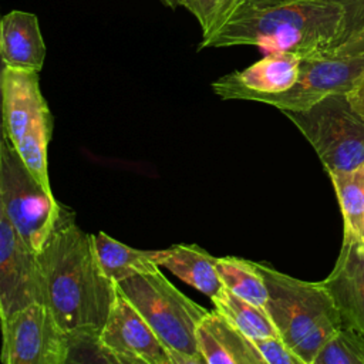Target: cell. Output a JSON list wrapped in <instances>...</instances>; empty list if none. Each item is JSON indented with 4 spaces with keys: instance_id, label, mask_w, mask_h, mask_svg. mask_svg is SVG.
I'll return each instance as SVG.
<instances>
[{
    "instance_id": "obj_24",
    "label": "cell",
    "mask_w": 364,
    "mask_h": 364,
    "mask_svg": "<svg viewBox=\"0 0 364 364\" xmlns=\"http://www.w3.org/2000/svg\"><path fill=\"white\" fill-rule=\"evenodd\" d=\"M327 1L341 6V9L344 11L343 30H341L338 44H337V46H340L348 37H351L360 28L364 27V0H327Z\"/></svg>"
},
{
    "instance_id": "obj_16",
    "label": "cell",
    "mask_w": 364,
    "mask_h": 364,
    "mask_svg": "<svg viewBox=\"0 0 364 364\" xmlns=\"http://www.w3.org/2000/svg\"><path fill=\"white\" fill-rule=\"evenodd\" d=\"M158 266L166 267L178 279L206 294L210 300L225 287L216 270L218 257L198 245H175L158 250Z\"/></svg>"
},
{
    "instance_id": "obj_8",
    "label": "cell",
    "mask_w": 364,
    "mask_h": 364,
    "mask_svg": "<svg viewBox=\"0 0 364 364\" xmlns=\"http://www.w3.org/2000/svg\"><path fill=\"white\" fill-rule=\"evenodd\" d=\"M364 75V55L337 57L323 53L301 58L297 81L279 94H256L249 101L273 105L282 111H303L323 98L347 94Z\"/></svg>"
},
{
    "instance_id": "obj_29",
    "label": "cell",
    "mask_w": 364,
    "mask_h": 364,
    "mask_svg": "<svg viewBox=\"0 0 364 364\" xmlns=\"http://www.w3.org/2000/svg\"><path fill=\"white\" fill-rule=\"evenodd\" d=\"M290 1H297V0H247L243 7H270V6H277V4L290 3Z\"/></svg>"
},
{
    "instance_id": "obj_12",
    "label": "cell",
    "mask_w": 364,
    "mask_h": 364,
    "mask_svg": "<svg viewBox=\"0 0 364 364\" xmlns=\"http://www.w3.org/2000/svg\"><path fill=\"white\" fill-rule=\"evenodd\" d=\"M301 57L291 53H269L242 71H233L212 82L222 100H250L256 94H279L294 85Z\"/></svg>"
},
{
    "instance_id": "obj_20",
    "label": "cell",
    "mask_w": 364,
    "mask_h": 364,
    "mask_svg": "<svg viewBox=\"0 0 364 364\" xmlns=\"http://www.w3.org/2000/svg\"><path fill=\"white\" fill-rule=\"evenodd\" d=\"M216 270L228 290L252 304L266 309L269 291L257 262L223 256L218 257Z\"/></svg>"
},
{
    "instance_id": "obj_26",
    "label": "cell",
    "mask_w": 364,
    "mask_h": 364,
    "mask_svg": "<svg viewBox=\"0 0 364 364\" xmlns=\"http://www.w3.org/2000/svg\"><path fill=\"white\" fill-rule=\"evenodd\" d=\"M328 53L337 57H355L364 55V27L360 28L355 34L348 37L344 43L330 50Z\"/></svg>"
},
{
    "instance_id": "obj_7",
    "label": "cell",
    "mask_w": 364,
    "mask_h": 364,
    "mask_svg": "<svg viewBox=\"0 0 364 364\" xmlns=\"http://www.w3.org/2000/svg\"><path fill=\"white\" fill-rule=\"evenodd\" d=\"M61 203L31 175L10 141L0 142V210L23 240L40 250L48 237Z\"/></svg>"
},
{
    "instance_id": "obj_13",
    "label": "cell",
    "mask_w": 364,
    "mask_h": 364,
    "mask_svg": "<svg viewBox=\"0 0 364 364\" xmlns=\"http://www.w3.org/2000/svg\"><path fill=\"white\" fill-rule=\"evenodd\" d=\"M321 284L338 309L344 327L364 336V242L343 239L336 264Z\"/></svg>"
},
{
    "instance_id": "obj_10",
    "label": "cell",
    "mask_w": 364,
    "mask_h": 364,
    "mask_svg": "<svg viewBox=\"0 0 364 364\" xmlns=\"http://www.w3.org/2000/svg\"><path fill=\"white\" fill-rule=\"evenodd\" d=\"M33 304H46V283L38 252L23 240L10 219L0 210L1 321Z\"/></svg>"
},
{
    "instance_id": "obj_22",
    "label": "cell",
    "mask_w": 364,
    "mask_h": 364,
    "mask_svg": "<svg viewBox=\"0 0 364 364\" xmlns=\"http://www.w3.org/2000/svg\"><path fill=\"white\" fill-rule=\"evenodd\" d=\"M247 0H181L202 28V41L212 38Z\"/></svg>"
},
{
    "instance_id": "obj_14",
    "label": "cell",
    "mask_w": 364,
    "mask_h": 364,
    "mask_svg": "<svg viewBox=\"0 0 364 364\" xmlns=\"http://www.w3.org/2000/svg\"><path fill=\"white\" fill-rule=\"evenodd\" d=\"M196 336L208 364H270L253 340L215 310L202 320Z\"/></svg>"
},
{
    "instance_id": "obj_28",
    "label": "cell",
    "mask_w": 364,
    "mask_h": 364,
    "mask_svg": "<svg viewBox=\"0 0 364 364\" xmlns=\"http://www.w3.org/2000/svg\"><path fill=\"white\" fill-rule=\"evenodd\" d=\"M347 97L354 105V108L364 117V75L354 85V88L350 92H347Z\"/></svg>"
},
{
    "instance_id": "obj_23",
    "label": "cell",
    "mask_w": 364,
    "mask_h": 364,
    "mask_svg": "<svg viewBox=\"0 0 364 364\" xmlns=\"http://www.w3.org/2000/svg\"><path fill=\"white\" fill-rule=\"evenodd\" d=\"M313 364H364V336L343 327L324 344Z\"/></svg>"
},
{
    "instance_id": "obj_30",
    "label": "cell",
    "mask_w": 364,
    "mask_h": 364,
    "mask_svg": "<svg viewBox=\"0 0 364 364\" xmlns=\"http://www.w3.org/2000/svg\"><path fill=\"white\" fill-rule=\"evenodd\" d=\"M164 4H166V6H169V7H172V9H175V7H178V6H181V0H161Z\"/></svg>"
},
{
    "instance_id": "obj_19",
    "label": "cell",
    "mask_w": 364,
    "mask_h": 364,
    "mask_svg": "<svg viewBox=\"0 0 364 364\" xmlns=\"http://www.w3.org/2000/svg\"><path fill=\"white\" fill-rule=\"evenodd\" d=\"M328 176L343 215V239L364 242V162L351 171L336 172Z\"/></svg>"
},
{
    "instance_id": "obj_11",
    "label": "cell",
    "mask_w": 364,
    "mask_h": 364,
    "mask_svg": "<svg viewBox=\"0 0 364 364\" xmlns=\"http://www.w3.org/2000/svg\"><path fill=\"white\" fill-rule=\"evenodd\" d=\"M98 340L115 353L139 358L148 364H172L168 347L118 289Z\"/></svg>"
},
{
    "instance_id": "obj_21",
    "label": "cell",
    "mask_w": 364,
    "mask_h": 364,
    "mask_svg": "<svg viewBox=\"0 0 364 364\" xmlns=\"http://www.w3.org/2000/svg\"><path fill=\"white\" fill-rule=\"evenodd\" d=\"M68 340L70 351L65 364H148L139 358L104 347L98 340V334H73L68 336Z\"/></svg>"
},
{
    "instance_id": "obj_9",
    "label": "cell",
    "mask_w": 364,
    "mask_h": 364,
    "mask_svg": "<svg viewBox=\"0 0 364 364\" xmlns=\"http://www.w3.org/2000/svg\"><path fill=\"white\" fill-rule=\"evenodd\" d=\"M3 364H65L70 340L46 304H33L1 321Z\"/></svg>"
},
{
    "instance_id": "obj_5",
    "label": "cell",
    "mask_w": 364,
    "mask_h": 364,
    "mask_svg": "<svg viewBox=\"0 0 364 364\" xmlns=\"http://www.w3.org/2000/svg\"><path fill=\"white\" fill-rule=\"evenodd\" d=\"M117 289L168 348L185 354L199 353L196 333L209 311L178 290L159 269L127 277L117 283Z\"/></svg>"
},
{
    "instance_id": "obj_3",
    "label": "cell",
    "mask_w": 364,
    "mask_h": 364,
    "mask_svg": "<svg viewBox=\"0 0 364 364\" xmlns=\"http://www.w3.org/2000/svg\"><path fill=\"white\" fill-rule=\"evenodd\" d=\"M267 286L266 310L282 341L313 364L318 351L343 327V318L321 282H304L257 262Z\"/></svg>"
},
{
    "instance_id": "obj_27",
    "label": "cell",
    "mask_w": 364,
    "mask_h": 364,
    "mask_svg": "<svg viewBox=\"0 0 364 364\" xmlns=\"http://www.w3.org/2000/svg\"><path fill=\"white\" fill-rule=\"evenodd\" d=\"M168 354L172 364H208L206 358L202 355V353L196 354H185L172 348H168Z\"/></svg>"
},
{
    "instance_id": "obj_17",
    "label": "cell",
    "mask_w": 364,
    "mask_h": 364,
    "mask_svg": "<svg viewBox=\"0 0 364 364\" xmlns=\"http://www.w3.org/2000/svg\"><path fill=\"white\" fill-rule=\"evenodd\" d=\"M95 252L104 273L118 283L138 273H149L159 269L158 250H139L124 245L105 232L94 235Z\"/></svg>"
},
{
    "instance_id": "obj_15",
    "label": "cell",
    "mask_w": 364,
    "mask_h": 364,
    "mask_svg": "<svg viewBox=\"0 0 364 364\" xmlns=\"http://www.w3.org/2000/svg\"><path fill=\"white\" fill-rule=\"evenodd\" d=\"M46 53L36 14L13 10L3 16L0 23L1 65L38 73L44 65Z\"/></svg>"
},
{
    "instance_id": "obj_1",
    "label": "cell",
    "mask_w": 364,
    "mask_h": 364,
    "mask_svg": "<svg viewBox=\"0 0 364 364\" xmlns=\"http://www.w3.org/2000/svg\"><path fill=\"white\" fill-rule=\"evenodd\" d=\"M46 306L68 334H100L117 294L95 252L94 235L84 232L70 208L61 205L55 223L38 250Z\"/></svg>"
},
{
    "instance_id": "obj_4",
    "label": "cell",
    "mask_w": 364,
    "mask_h": 364,
    "mask_svg": "<svg viewBox=\"0 0 364 364\" xmlns=\"http://www.w3.org/2000/svg\"><path fill=\"white\" fill-rule=\"evenodd\" d=\"M1 134L10 141L31 175L51 192L48 142L53 115L41 94L38 73L1 65Z\"/></svg>"
},
{
    "instance_id": "obj_2",
    "label": "cell",
    "mask_w": 364,
    "mask_h": 364,
    "mask_svg": "<svg viewBox=\"0 0 364 364\" xmlns=\"http://www.w3.org/2000/svg\"><path fill=\"white\" fill-rule=\"evenodd\" d=\"M343 20L341 6L327 0L240 7L212 38L199 43L198 48L257 46L269 53H291L306 58L337 47Z\"/></svg>"
},
{
    "instance_id": "obj_25",
    "label": "cell",
    "mask_w": 364,
    "mask_h": 364,
    "mask_svg": "<svg viewBox=\"0 0 364 364\" xmlns=\"http://www.w3.org/2000/svg\"><path fill=\"white\" fill-rule=\"evenodd\" d=\"M270 364H310L290 350L280 337L255 341Z\"/></svg>"
},
{
    "instance_id": "obj_6",
    "label": "cell",
    "mask_w": 364,
    "mask_h": 364,
    "mask_svg": "<svg viewBox=\"0 0 364 364\" xmlns=\"http://www.w3.org/2000/svg\"><path fill=\"white\" fill-rule=\"evenodd\" d=\"M283 112L314 148L328 175L364 162V117L347 94L328 95L303 111Z\"/></svg>"
},
{
    "instance_id": "obj_18",
    "label": "cell",
    "mask_w": 364,
    "mask_h": 364,
    "mask_svg": "<svg viewBox=\"0 0 364 364\" xmlns=\"http://www.w3.org/2000/svg\"><path fill=\"white\" fill-rule=\"evenodd\" d=\"M215 311L253 341L280 337L277 327L264 307L252 304L226 287L210 300Z\"/></svg>"
}]
</instances>
